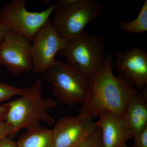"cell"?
Here are the masks:
<instances>
[{"label":"cell","instance_id":"obj_15","mask_svg":"<svg viewBox=\"0 0 147 147\" xmlns=\"http://www.w3.org/2000/svg\"><path fill=\"white\" fill-rule=\"evenodd\" d=\"M23 88L0 82V102H5L15 96L22 94Z\"/></svg>","mask_w":147,"mask_h":147},{"label":"cell","instance_id":"obj_19","mask_svg":"<svg viewBox=\"0 0 147 147\" xmlns=\"http://www.w3.org/2000/svg\"><path fill=\"white\" fill-rule=\"evenodd\" d=\"M0 147H17L16 142L12 140L11 137L7 136L0 141Z\"/></svg>","mask_w":147,"mask_h":147},{"label":"cell","instance_id":"obj_17","mask_svg":"<svg viewBox=\"0 0 147 147\" xmlns=\"http://www.w3.org/2000/svg\"><path fill=\"white\" fill-rule=\"evenodd\" d=\"M133 138L134 147H147V126Z\"/></svg>","mask_w":147,"mask_h":147},{"label":"cell","instance_id":"obj_7","mask_svg":"<svg viewBox=\"0 0 147 147\" xmlns=\"http://www.w3.org/2000/svg\"><path fill=\"white\" fill-rule=\"evenodd\" d=\"M68 42L58 34L50 19L47 21L37 32L31 43L33 72L44 73L55 60V56Z\"/></svg>","mask_w":147,"mask_h":147},{"label":"cell","instance_id":"obj_21","mask_svg":"<svg viewBox=\"0 0 147 147\" xmlns=\"http://www.w3.org/2000/svg\"><path fill=\"white\" fill-rule=\"evenodd\" d=\"M11 31V30L7 27L0 23V43L2 42L7 35Z\"/></svg>","mask_w":147,"mask_h":147},{"label":"cell","instance_id":"obj_10","mask_svg":"<svg viewBox=\"0 0 147 147\" xmlns=\"http://www.w3.org/2000/svg\"><path fill=\"white\" fill-rule=\"evenodd\" d=\"M115 65L119 76L139 90L147 85V54L139 47L116 52Z\"/></svg>","mask_w":147,"mask_h":147},{"label":"cell","instance_id":"obj_1","mask_svg":"<svg viewBox=\"0 0 147 147\" xmlns=\"http://www.w3.org/2000/svg\"><path fill=\"white\" fill-rule=\"evenodd\" d=\"M112 61V55H106L100 70L88 77V91L80 113L92 119L104 110L122 118L129 100L138 92L126 79L114 75Z\"/></svg>","mask_w":147,"mask_h":147},{"label":"cell","instance_id":"obj_18","mask_svg":"<svg viewBox=\"0 0 147 147\" xmlns=\"http://www.w3.org/2000/svg\"><path fill=\"white\" fill-rule=\"evenodd\" d=\"M14 129L11 125L6 121H0V141L7 136H14Z\"/></svg>","mask_w":147,"mask_h":147},{"label":"cell","instance_id":"obj_4","mask_svg":"<svg viewBox=\"0 0 147 147\" xmlns=\"http://www.w3.org/2000/svg\"><path fill=\"white\" fill-rule=\"evenodd\" d=\"M42 74L53 86V94L61 102L71 107L82 105L88 91L89 82L79 69L55 59Z\"/></svg>","mask_w":147,"mask_h":147},{"label":"cell","instance_id":"obj_20","mask_svg":"<svg viewBox=\"0 0 147 147\" xmlns=\"http://www.w3.org/2000/svg\"><path fill=\"white\" fill-rule=\"evenodd\" d=\"M8 109L7 103L0 105V121H5Z\"/></svg>","mask_w":147,"mask_h":147},{"label":"cell","instance_id":"obj_11","mask_svg":"<svg viewBox=\"0 0 147 147\" xmlns=\"http://www.w3.org/2000/svg\"><path fill=\"white\" fill-rule=\"evenodd\" d=\"M95 122L101 130L102 147H123L131 138L122 119L108 110L101 111Z\"/></svg>","mask_w":147,"mask_h":147},{"label":"cell","instance_id":"obj_12","mask_svg":"<svg viewBox=\"0 0 147 147\" xmlns=\"http://www.w3.org/2000/svg\"><path fill=\"white\" fill-rule=\"evenodd\" d=\"M122 119L131 138L147 126V90L137 92L130 99Z\"/></svg>","mask_w":147,"mask_h":147},{"label":"cell","instance_id":"obj_14","mask_svg":"<svg viewBox=\"0 0 147 147\" xmlns=\"http://www.w3.org/2000/svg\"><path fill=\"white\" fill-rule=\"evenodd\" d=\"M120 28L129 33L140 34L147 31V1L145 0L138 16L134 20L122 22Z\"/></svg>","mask_w":147,"mask_h":147},{"label":"cell","instance_id":"obj_22","mask_svg":"<svg viewBox=\"0 0 147 147\" xmlns=\"http://www.w3.org/2000/svg\"><path fill=\"white\" fill-rule=\"evenodd\" d=\"M123 147H134V146H131V147H129L128 146H127V145H125V146H124Z\"/></svg>","mask_w":147,"mask_h":147},{"label":"cell","instance_id":"obj_8","mask_svg":"<svg viewBox=\"0 0 147 147\" xmlns=\"http://www.w3.org/2000/svg\"><path fill=\"white\" fill-rule=\"evenodd\" d=\"M96 127L92 118L83 113L59 119L52 129L53 147H77Z\"/></svg>","mask_w":147,"mask_h":147},{"label":"cell","instance_id":"obj_13","mask_svg":"<svg viewBox=\"0 0 147 147\" xmlns=\"http://www.w3.org/2000/svg\"><path fill=\"white\" fill-rule=\"evenodd\" d=\"M16 144L17 147H53L52 129L40 127L27 130Z\"/></svg>","mask_w":147,"mask_h":147},{"label":"cell","instance_id":"obj_3","mask_svg":"<svg viewBox=\"0 0 147 147\" xmlns=\"http://www.w3.org/2000/svg\"><path fill=\"white\" fill-rule=\"evenodd\" d=\"M50 22L58 34L71 41L84 32L89 23L102 16L104 7L95 0H60Z\"/></svg>","mask_w":147,"mask_h":147},{"label":"cell","instance_id":"obj_2","mask_svg":"<svg viewBox=\"0 0 147 147\" xmlns=\"http://www.w3.org/2000/svg\"><path fill=\"white\" fill-rule=\"evenodd\" d=\"M42 90V81L37 79L31 86L23 88L18 98L7 102L5 121L13 127L15 134L22 128L27 130L39 128L41 121L50 125L55 123L49 111L57 103L53 98H44Z\"/></svg>","mask_w":147,"mask_h":147},{"label":"cell","instance_id":"obj_9","mask_svg":"<svg viewBox=\"0 0 147 147\" xmlns=\"http://www.w3.org/2000/svg\"><path fill=\"white\" fill-rule=\"evenodd\" d=\"M31 43L19 34L11 31L0 43V65L14 75L32 70Z\"/></svg>","mask_w":147,"mask_h":147},{"label":"cell","instance_id":"obj_5","mask_svg":"<svg viewBox=\"0 0 147 147\" xmlns=\"http://www.w3.org/2000/svg\"><path fill=\"white\" fill-rule=\"evenodd\" d=\"M106 49L102 37L84 32L69 41L60 53L66 63L75 67L88 78L102 67L106 57Z\"/></svg>","mask_w":147,"mask_h":147},{"label":"cell","instance_id":"obj_6","mask_svg":"<svg viewBox=\"0 0 147 147\" xmlns=\"http://www.w3.org/2000/svg\"><path fill=\"white\" fill-rule=\"evenodd\" d=\"M25 0H12L0 9V23L21 34L32 43L40 28L50 19L55 10L52 5L42 11H28Z\"/></svg>","mask_w":147,"mask_h":147},{"label":"cell","instance_id":"obj_16","mask_svg":"<svg viewBox=\"0 0 147 147\" xmlns=\"http://www.w3.org/2000/svg\"><path fill=\"white\" fill-rule=\"evenodd\" d=\"M77 147H102L100 128L96 127L89 137Z\"/></svg>","mask_w":147,"mask_h":147}]
</instances>
